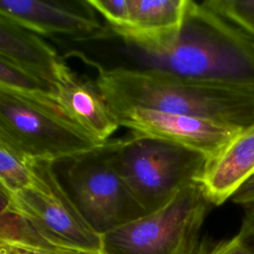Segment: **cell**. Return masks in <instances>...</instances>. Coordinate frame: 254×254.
Listing matches in <instances>:
<instances>
[{
  "label": "cell",
  "mask_w": 254,
  "mask_h": 254,
  "mask_svg": "<svg viewBox=\"0 0 254 254\" xmlns=\"http://www.w3.org/2000/svg\"><path fill=\"white\" fill-rule=\"evenodd\" d=\"M55 86V99L64 114L96 141L106 142L119 128L94 83L80 78L65 64Z\"/></svg>",
  "instance_id": "8fae6325"
},
{
  "label": "cell",
  "mask_w": 254,
  "mask_h": 254,
  "mask_svg": "<svg viewBox=\"0 0 254 254\" xmlns=\"http://www.w3.org/2000/svg\"><path fill=\"white\" fill-rule=\"evenodd\" d=\"M117 163L125 183L150 213L187 186L199 182L207 158L182 145L132 134L122 138Z\"/></svg>",
  "instance_id": "8992f818"
},
{
  "label": "cell",
  "mask_w": 254,
  "mask_h": 254,
  "mask_svg": "<svg viewBox=\"0 0 254 254\" xmlns=\"http://www.w3.org/2000/svg\"><path fill=\"white\" fill-rule=\"evenodd\" d=\"M211 203L192 183L161 208L102 235L103 254H194Z\"/></svg>",
  "instance_id": "5b68a950"
},
{
  "label": "cell",
  "mask_w": 254,
  "mask_h": 254,
  "mask_svg": "<svg viewBox=\"0 0 254 254\" xmlns=\"http://www.w3.org/2000/svg\"><path fill=\"white\" fill-rule=\"evenodd\" d=\"M197 254H254V248L237 233L229 239L218 241L206 248H200Z\"/></svg>",
  "instance_id": "ac0fdd59"
},
{
  "label": "cell",
  "mask_w": 254,
  "mask_h": 254,
  "mask_svg": "<svg viewBox=\"0 0 254 254\" xmlns=\"http://www.w3.org/2000/svg\"><path fill=\"white\" fill-rule=\"evenodd\" d=\"M34 184L9 193L0 189L1 206L27 218L48 240L63 249L103 254L102 235L84 219L49 161L30 160Z\"/></svg>",
  "instance_id": "52a82bcc"
},
{
  "label": "cell",
  "mask_w": 254,
  "mask_h": 254,
  "mask_svg": "<svg viewBox=\"0 0 254 254\" xmlns=\"http://www.w3.org/2000/svg\"><path fill=\"white\" fill-rule=\"evenodd\" d=\"M95 12L100 14L110 27V31L119 36L128 18V0H87Z\"/></svg>",
  "instance_id": "e0dca14e"
},
{
  "label": "cell",
  "mask_w": 254,
  "mask_h": 254,
  "mask_svg": "<svg viewBox=\"0 0 254 254\" xmlns=\"http://www.w3.org/2000/svg\"><path fill=\"white\" fill-rule=\"evenodd\" d=\"M254 176V124L241 130L208 160L199 183L213 205H220Z\"/></svg>",
  "instance_id": "7c38bea8"
},
{
  "label": "cell",
  "mask_w": 254,
  "mask_h": 254,
  "mask_svg": "<svg viewBox=\"0 0 254 254\" xmlns=\"http://www.w3.org/2000/svg\"><path fill=\"white\" fill-rule=\"evenodd\" d=\"M0 15L46 37L80 40L104 34L87 0H0Z\"/></svg>",
  "instance_id": "9c48e42d"
},
{
  "label": "cell",
  "mask_w": 254,
  "mask_h": 254,
  "mask_svg": "<svg viewBox=\"0 0 254 254\" xmlns=\"http://www.w3.org/2000/svg\"><path fill=\"white\" fill-rule=\"evenodd\" d=\"M140 55L143 68L254 89V39L203 2L190 0L175 43Z\"/></svg>",
  "instance_id": "7a4b0ae2"
},
{
  "label": "cell",
  "mask_w": 254,
  "mask_h": 254,
  "mask_svg": "<svg viewBox=\"0 0 254 254\" xmlns=\"http://www.w3.org/2000/svg\"><path fill=\"white\" fill-rule=\"evenodd\" d=\"M94 85L105 102L184 114L238 129L254 124V89L123 66L98 67Z\"/></svg>",
  "instance_id": "6da1fadb"
},
{
  "label": "cell",
  "mask_w": 254,
  "mask_h": 254,
  "mask_svg": "<svg viewBox=\"0 0 254 254\" xmlns=\"http://www.w3.org/2000/svg\"><path fill=\"white\" fill-rule=\"evenodd\" d=\"M121 143L122 138L109 139L62 161L65 163L63 186L84 219L101 235L147 214L120 174Z\"/></svg>",
  "instance_id": "277c9868"
},
{
  "label": "cell",
  "mask_w": 254,
  "mask_h": 254,
  "mask_svg": "<svg viewBox=\"0 0 254 254\" xmlns=\"http://www.w3.org/2000/svg\"><path fill=\"white\" fill-rule=\"evenodd\" d=\"M0 141L29 160L62 162L102 143L76 126L55 96H31L0 88Z\"/></svg>",
  "instance_id": "3957f363"
},
{
  "label": "cell",
  "mask_w": 254,
  "mask_h": 254,
  "mask_svg": "<svg viewBox=\"0 0 254 254\" xmlns=\"http://www.w3.org/2000/svg\"><path fill=\"white\" fill-rule=\"evenodd\" d=\"M238 233L254 248V208L246 209Z\"/></svg>",
  "instance_id": "44dd1931"
},
{
  "label": "cell",
  "mask_w": 254,
  "mask_h": 254,
  "mask_svg": "<svg viewBox=\"0 0 254 254\" xmlns=\"http://www.w3.org/2000/svg\"><path fill=\"white\" fill-rule=\"evenodd\" d=\"M190 0H128V18L119 37L140 52L171 46L179 38Z\"/></svg>",
  "instance_id": "30bf717a"
},
{
  "label": "cell",
  "mask_w": 254,
  "mask_h": 254,
  "mask_svg": "<svg viewBox=\"0 0 254 254\" xmlns=\"http://www.w3.org/2000/svg\"><path fill=\"white\" fill-rule=\"evenodd\" d=\"M106 104L119 127H125L135 135L162 139L195 150L207 161L243 130L179 113L113 102Z\"/></svg>",
  "instance_id": "ba28073f"
},
{
  "label": "cell",
  "mask_w": 254,
  "mask_h": 254,
  "mask_svg": "<svg viewBox=\"0 0 254 254\" xmlns=\"http://www.w3.org/2000/svg\"><path fill=\"white\" fill-rule=\"evenodd\" d=\"M0 254H93V253L78 251V250H69V249L31 248V247H25V246L0 243Z\"/></svg>",
  "instance_id": "d6986e66"
},
{
  "label": "cell",
  "mask_w": 254,
  "mask_h": 254,
  "mask_svg": "<svg viewBox=\"0 0 254 254\" xmlns=\"http://www.w3.org/2000/svg\"><path fill=\"white\" fill-rule=\"evenodd\" d=\"M0 58L55 85L64 62L40 35L0 15Z\"/></svg>",
  "instance_id": "4fadbf2b"
},
{
  "label": "cell",
  "mask_w": 254,
  "mask_h": 254,
  "mask_svg": "<svg viewBox=\"0 0 254 254\" xmlns=\"http://www.w3.org/2000/svg\"><path fill=\"white\" fill-rule=\"evenodd\" d=\"M231 199L246 209L254 208V176L233 194Z\"/></svg>",
  "instance_id": "ffe728a7"
},
{
  "label": "cell",
  "mask_w": 254,
  "mask_h": 254,
  "mask_svg": "<svg viewBox=\"0 0 254 254\" xmlns=\"http://www.w3.org/2000/svg\"><path fill=\"white\" fill-rule=\"evenodd\" d=\"M203 3L254 39V1L207 0Z\"/></svg>",
  "instance_id": "2e32d148"
},
{
  "label": "cell",
  "mask_w": 254,
  "mask_h": 254,
  "mask_svg": "<svg viewBox=\"0 0 254 254\" xmlns=\"http://www.w3.org/2000/svg\"><path fill=\"white\" fill-rule=\"evenodd\" d=\"M34 175L29 159L0 141V189L16 193L31 188Z\"/></svg>",
  "instance_id": "9a60e30c"
},
{
  "label": "cell",
  "mask_w": 254,
  "mask_h": 254,
  "mask_svg": "<svg viewBox=\"0 0 254 254\" xmlns=\"http://www.w3.org/2000/svg\"><path fill=\"white\" fill-rule=\"evenodd\" d=\"M0 88L31 96H55L56 86L39 75L0 58Z\"/></svg>",
  "instance_id": "5bb4252c"
}]
</instances>
